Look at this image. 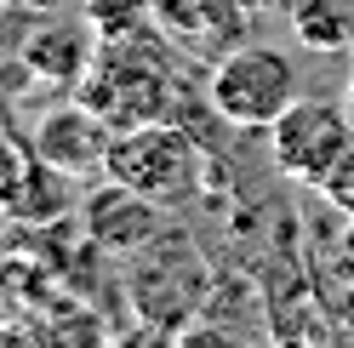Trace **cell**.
Returning a JSON list of instances; mask_svg holds the SVG:
<instances>
[{
    "label": "cell",
    "instance_id": "1",
    "mask_svg": "<svg viewBox=\"0 0 354 348\" xmlns=\"http://www.w3.org/2000/svg\"><path fill=\"white\" fill-rule=\"evenodd\" d=\"M201 171H206L201 143L183 126H171L166 115H154V120H138V126H120L115 132L103 177L138 188V194H149V200H160L171 211L201 188Z\"/></svg>",
    "mask_w": 354,
    "mask_h": 348
},
{
    "label": "cell",
    "instance_id": "2",
    "mask_svg": "<svg viewBox=\"0 0 354 348\" xmlns=\"http://www.w3.org/2000/svg\"><path fill=\"white\" fill-rule=\"evenodd\" d=\"M206 97L212 115L240 126V132H269V126L297 103V69L292 57L274 46H246L240 40L234 52H223L206 75Z\"/></svg>",
    "mask_w": 354,
    "mask_h": 348
},
{
    "label": "cell",
    "instance_id": "3",
    "mask_svg": "<svg viewBox=\"0 0 354 348\" xmlns=\"http://www.w3.org/2000/svg\"><path fill=\"white\" fill-rule=\"evenodd\" d=\"M354 143V115L348 103H326V97H297L286 115L269 126V155L292 183L320 188V177L343 160V148Z\"/></svg>",
    "mask_w": 354,
    "mask_h": 348
},
{
    "label": "cell",
    "instance_id": "4",
    "mask_svg": "<svg viewBox=\"0 0 354 348\" xmlns=\"http://www.w3.org/2000/svg\"><path fill=\"white\" fill-rule=\"evenodd\" d=\"M80 217H86L92 246L120 251V257H138L154 240H166V206L138 194V188H126V183H115V177H103V188H92L80 200Z\"/></svg>",
    "mask_w": 354,
    "mask_h": 348
},
{
    "label": "cell",
    "instance_id": "5",
    "mask_svg": "<svg viewBox=\"0 0 354 348\" xmlns=\"http://www.w3.org/2000/svg\"><path fill=\"white\" fill-rule=\"evenodd\" d=\"M154 23L166 40H177L183 52L217 63L223 52H234L252 29V6L246 0H149Z\"/></svg>",
    "mask_w": 354,
    "mask_h": 348
},
{
    "label": "cell",
    "instance_id": "6",
    "mask_svg": "<svg viewBox=\"0 0 354 348\" xmlns=\"http://www.w3.org/2000/svg\"><path fill=\"white\" fill-rule=\"evenodd\" d=\"M80 103H92L103 120H115V126H138V120H154V115H166V75L154 69L149 57L131 52L126 57V69H115V63H97L92 75H86V92Z\"/></svg>",
    "mask_w": 354,
    "mask_h": 348
},
{
    "label": "cell",
    "instance_id": "7",
    "mask_svg": "<svg viewBox=\"0 0 354 348\" xmlns=\"http://www.w3.org/2000/svg\"><path fill=\"white\" fill-rule=\"evenodd\" d=\"M120 126L115 120H103L92 103H80V108H57V115L40 120V160L57 166L63 177H86V171H103L109 166V143H115Z\"/></svg>",
    "mask_w": 354,
    "mask_h": 348
},
{
    "label": "cell",
    "instance_id": "8",
    "mask_svg": "<svg viewBox=\"0 0 354 348\" xmlns=\"http://www.w3.org/2000/svg\"><path fill=\"white\" fill-rule=\"evenodd\" d=\"M63 200V171L40 160V148L0 132V211L6 217H57Z\"/></svg>",
    "mask_w": 354,
    "mask_h": 348
},
{
    "label": "cell",
    "instance_id": "9",
    "mask_svg": "<svg viewBox=\"0 0 354 348\" xmlns=\"http://www.w3.org/2000/svg\"><path fill=\"white\" fill-rule=\"evenodd\" d=\"M292 23H297V40L303 46H315V52H343L354 29H348V12L337 6V0H303V6L292 12Z\"/></svg>",
    "mask_w": 354,
    "mask_h": 348
},
{
    "label": "cell",
    "instance_id": "10",
    "mask_svg": "<svg viewBox=\"0 0 354 348\" xmlns=\"http://www.w3.org/2000/svg\"><path fill=\"white\" fill-rule=\"evenodd\" d=\"M320 200H326L331 211H343L348 223H354V143L343 148V160L320 177Z\"/></svg>",
    "mask_w": 354,
    "mask_h": 348
},
{
    "label": "cell",
    "instance_id": "11",
    "mask_svg": "<svg viewBox=\"0 0 354 348\" xmlns=\"http://www.w3.org/2000/svg\"><path fill=\"white\" fill-rule=\"evenodd\" d=\"M348 115H354V97H348Z\"/></svg>",
    "mask_w": 354,
    "mask_h": 348
}]
</instances>
